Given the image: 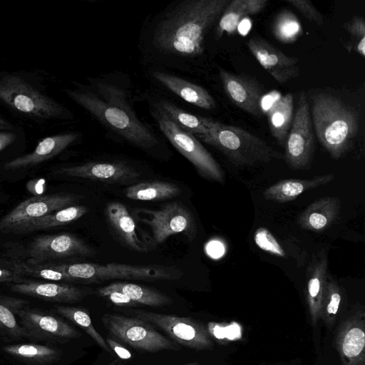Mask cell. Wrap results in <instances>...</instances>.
<instances>
[{
	"instance_id": "6da1fadb",
	"label": "cell",
	"mask_w": 365,
	"mask_h": 365,
	"mask_svg": "<svg viewBox=\"0 0 365 365\" xmlns=\"http://www.w3.org/2000/svg\"><path fill=\"white\" fill-rule=\"evenodd\" d=\"M307 98L315 135L331 158L350 152L360 134L364 103L359 91L315 88Z\"/></svg>"
},
{
	"instance_id": "7a4b0ae2",
	"label": "cell",
	"mask_w": 365,
	"mask_h": 365,
	"mask_svg": "<svg viewBox=\"0 0 365 365\" xmlns=\"http://www.w3.org/2000/svg\"><path fill=\"white\" fill-rule=\"evenodd\" d=\"M230 0H187L180 3L155 29L153 43L160 51L182 57L200 56L205 38Z\"/></svg>"
},
{
	"instance_id": "3957f363",
	"label": "cell",
	"mask_w": 365,
	"mask_h": 365,
	"mask_svg": "<svg viewBox=\"0 0 365 365\" xmlns=\"http://www.w3.org/2000/svg\"><path fill=\"white\" fill-rule=\"evenodd\" d=\"M95 86L98 94L80 89L67 90L66 93L102 125L133 145L144 149L157 145L156 136L136 117L122 90L102 82Z\"/></svg>"
},
{
	"instance_id": "277c9868",
	"label": "cell",
	"mask_w": 365,
	"mask_h": 365,
	"mask_svg": "<svg viewBox=\"0 0 365 365\" xmlns=\"http://www.w3.org/2000/svg\"><path fill=\"white\" fill-rule=\"evenodd\" d=\"M207 134L199 139L223 153L237 166H254L282 159V153L241 128L207 118Z\"/></svg>"
},
{
	"instance_id": "5b68a950",
	"label": "cell",
	"mask_w": 365,
	"mask_h": 365,
	"mask_svg": "<svg viewBox=\"0 0 365 365\" xmlns=\"http://www.w3.org/2000/svg\"><path fill=\"white\" fill-rule=\"evenodd\" d=\"M68 276L73 282L99 283L114 279L145 281L176 279L182 275L174 266L158 264L133 265L119 263H45Z\"/></svg>"
},
{
	"instance_id": "8992f818",
	"label": "cell",
	"mask_w": 365,
	"mask_h": 365,
	"mask_svg": "<svg viewBox=\"0 0 365 365\" xmlns=\"http://www.w3.org/2000/svg\"><path fill=\"white\" fill-rule=\"evenodd\" d=\"M0 101L19 114L34 119L72 118L63 105L14 73H0Z\"/></svg>"
},
{
	"instance_id": "52a82bcc",
	"label": "cell",
	"mask_w": 365,
	"mask_h": 365,
	"mask_svg": "<svg viewBox=\"0 0 365 365\" xmlns=\"http://www.w3.org/2000/svg\"><path fill=\"white\" fill-rule=\"evenodd\" d=\"M101 319L110 335L136 349L157 352L180 349L177 344L158 332L151 324L136 317L106 313Z\"/></svg>"
},
{
	"instance_id": "ba28073f",
	"label": "cell",
	"mask_w": 365,
	"mask_h": 365,
	"mask_svg": "<svg viewBox=\"0 0 365 365\" xmlns=\"http://www.w3.org/2000/svg\"><path fill=\"white\" fill-rule=\"evenodd\" d=\"M284 159L292 170L307 168L314 150V133L307 93L301 91L284 145Z\"/></svg>"
},
{
	"instance_id": "9c48e42d",
	"label": "cell",
	"mask_w": 365,
	"mask_h": 365,
	"mask_svg": "<svg viewBox=\"0 0 365 365\" xmlns=\"http://www.w3.org/2000/svg\"><path fill=\"white\" fill-rule=\"evenodd\" d=\"M156 119L161 132L170 143L187 159L202 178L224 182V173L212 155L194 135L182 130L157 110Z\"/></svg>"
},
{
	"instance_id": "30bf717a",
	"label": "cell",
	"mask_w": 365,
	"mask_h": 365,
	"mask_svg": "<svg viewBox=\"0 0 365 365\" xmlns=\"http://www.w3.org/2000/svg\"><path fill=\"white\" fill-rule=\"evenodd\" d=\"M128 312L138 319L155 325L178 344L189 349L208 350L213 347L207 329L192 318L140 309H131Z\"/></svg>"
},
{
	"instance_id": "8fae6325",
	"label": "cell",
	"mask_w": 365,
	"mask_h": 365,
	"mask_svg": "<svg viewBox=\"0 0 365 365\" xmlns=\"http://www.w3.org/2000/svg\"><path fill=\"white\" fill-rule=\"evenodd\" d=\"M147 217H140L151 229L155 245L163 243L168 237L182 233L190 241L196 236L197 228L192 212L180 202H171L158 210H143Z\"/></svg>"
},
{
	"instance_id": "7c38bea8",
	"label": "cell",
	"mask_w": 365,
	"mask_h": 365,
	"mask_svg": "<svg viewBox=\"0 0 365 365\" xmlns=\"http://www.w3.org/2000/svg\"><path fill=\"white\" fill-rule=\"evenodd\" d=\"M83 197L74 194H48L28 198L0 219V232L13 233L21 225L74 205Z\"/></svg>"
},
{
	"instance_id": "4fadbf2b",
	"label": "cell",
	"mask_w": 365,
	"mask_h": 365,
	"mask_svg": "<svg viewBox=\"0 0 365 365\" xmlns=\"http://www.w3.org/2000/svg\"><path fill=\"white\" fill-rule=\"evenodd\" d=\"M28 255V262L41 264L71 257H91L96 252L74 235L60 233L37 236L29 244Z\"/></svg>"
},
{
	"instance_id": "5bb4252c",
	"label": "cell",
	"mask_w": 365,
	"mask_h": 365,
	"mask_svg": "<svg viewBox=\"0 0 365 365\" xmlns=\"http://www.w3.org/2000/svg\"><path fill=\"white\" fill-rule=\"evenodd\" d=\"M17 315L30 339L66 341L81 336V332L63 319L46 312L25 306Z\"/></svg>"
},
{
	"instance_id": "9a60e30c",
	"label": "cell",
	"mask_w": 365,
	"mask_h": 365,
	"mask_svg": "<svg viewBox=\"0 0 365 365\" xmlns=\"http://www.w3.org/2000/svg\"><path fill=\"white\" fill-rule=\"evenodd\" d=\"M334 343L342 365H365V312L357 309L338 327Z\"/></svg>"
},
{
	"instance_id": "2e32d148",
	"label": "cell",
	"mask_w": 365,
	"mask_h": 365,
	"mask_svg": "<svg viewBox=\"0 0 365 365\" xmlns=\"http://www.w3.org/2000/svg\"><path fill=\"white\" fill-rule=\"evenodd\" d=\"M247 46L264 69L279 83H285L299 77V59L284 54L264 38L254 36Z\"/></svg>"
},
{
	"instance_id": "e0dca14e",
	"label": "cell",
	"mask_w": 365,
	"mask_h": 365,
	"mask_svg": "<svg viewBox=\"0 0 365 365\" xmlns=\"http://www.w3.org/2000/svg\"><path fill=\"white\" fill-rule=\"evenodd\" d=\"M53 173L64 176L129 185L135 184L140 175L133 167L120 162H89L61 167Z\"/></svg>"
},
{
	"instance_id": "ac0fdd59",
	"label": "cell",
	"mask_w": 365,
	"mask_h": 365,
	"mask_svg": "<svg viewBox=\"0 0 365 365\" xmlns=\"http://www.w3.org/2000/svg\"><path fill=\"white\" fill-rule=\"evenodd\" d=\"M219 75L227 96L235 106L255 117L262 116L260 102L264 91L255 78L222 68Z\"/></svg>"
},
{
	"instance_id": "d6986e66",
	"label": "cell",
	"mask_w": 365,
	"mask_h": 365,
	"mask_svg": "<svg viewBox=\"0 0 365 365\" xmlns=\"http://www.w3.org/2000/svg\"><path fill=\"white\" fill-rule=\"evenodd\" d=\"M10 289L14 292L58 303H75L95 292L88 287L26 279L21 283L11 284Z\"/></svg>"
},
{
	"instance_id": "ffe728a7",
	"label": "cell",
	"mask_w": 365,
	"mask_h": 365,
	"mask_svg": "<svg viewBox=\"0 0 365 365\" xmlns=\"http://www.w3.org/2000/svg\"><path fill=\"white\" fill-rule=\"evenodd\" d=\"M106 215L111 228L118 239L129 249L147 252L155 245L149 236L137 227L126 207L119 202H111L106 208Z\"/></svg>"
},
{
	"instance_id": "44dd1931",
	"label": "cell",
	"mask_w": 365,
	"mask_h": 365,
	"mask_svg": "<svg viewBox=\"0 0 365 365\" xmlns=\"http://www.w3.org/2000/svg\"><path fill=\"white\" fill-rule=\"evenodd\" d=\"M79 137L80 133L71 132L44 138L31 153L9 161L4 165V169L12 170L38 165L63 152Z\"/></svg>"
},
{
	"instance_id": "7402d4cb",
	"label": "cell",
	"mask_w": 365,
	"mask_h": 365,
	"mask_svg": "<svg viewBox=\"0 0 365 365\" xmlns=\"http://www.w3.org/2000/svg\"><path fill=\"white\" fill-rule=\"evenodd\" d=\"M306 301L312 324L315 327L321 318V309L327 280V259L318 255L307 270Z\"/></svg>"
},
{
	"instance_id": "603a6c76",
	"label": "cell",
	"mask_w": 365,
	"mask_h": 365,
	"mask_svg": "<svg viewBox=\"0 0 365 365\" xmlns=\"http://www.w3.org/2000/svg\"><path fill=\"white\" fill-rule=\"evenodd\" d=\"M340 200L336 197H322L309 205L299 216V225L307 230L321 232L336 220Z\"/></svg>"
},
{
	"instance_id": "cb8c5ba5",
	"label": "cell",
	"mask_w": 365,
	"mask_h": 365,
	"mask_svg": "<svg viewBox=\"0 0 365 365\" xmlns=\"http://www.w3.org/2000/svg\"><path fill=\"white\" fill-rule=\"evenodd\" d=\"M153 75L158 82L185 101L205 110L215 108V99L202 86L161 71H155Z\"/></svg>"
},
{
	"instance_id": "d4e9b609",
	"label": "cell",
	"mask_w": 365,
	"mask_h": 365,
	"mask_svg": "<svg viewBox=\"0 0 365 365\" xmlns=\"http://www.w3.org/2000/svg\"><path fill=\"white\" fill-rule=\"evenodd\" d=\"M334 178V174L328 173L309 179H285L267 187L263 195L266 200L284 203L296 199L306 191L326 185Z\"/></svg>"
},
{
	"instance_id": "484cf974",
	"label": "cell",
	"mask_w": 365,
	"mask_h": 365,
	"mask_svg": "<svg viewBox=\"0 0 365 365\" xmlns=\"http://www.w3.org/2000/svg\"><path fill=\"white\" fill-rule=\"evenodd\" d=\"M268 4L267 0H230L218 20L216 38L223 34H234L246 16L259 14Z\"/></svg>"
},
{
	"instance_id": "4316f807",
	"label": "cell",
	"mask_w": 365,
	"mask_h": 365,
	"mask_svg": "<svg viewBox=\"0 0 365 365\" xmlns=\"http://www.w3.org/2000/svg\"><path fill=\"white\" fill-rule=\"evenodd\" d=\"M294 96L292 93L282 96L267 112L270 132L280 146H284L294 117Z\"/></svg>"
},
{
	"instance_id": "83f0119b",
	"label": "cell",
	"mask_w": 365,
	"mask_h": 365,
	"mask_svg": "<svg viewBox=\"0 0 365 365\" xmlns=\"http://www.w3.org/2000/svg\"><path fill=\"white\" fill-rule=\"evenodd\" d=\"M88 210V208L83 205L69 206L27 222L16 229L13 233H26L64 226L78 220Z\"/></svg>"
},
{
	"instance_id": "f1b7e54d",
	"label": "cell",
	"mask_w": 365,
	"mask_h": 365,
	"mask_svg": "<svg viewBox=\"0 0 365 365\" xmlns=\"http://www.w3.org/2000/svg\"><path fill=\"white\" fill-rule=\"evenodd\" d=\"M28 301L0 294V335L14 339L29 338V334L18 322V312Z\"/></svg>"
},
{
	"instance_id": "f546056e",
	"label": "cell",
	"mask_w": 365,
	"mask_h": 365,
	"mask_svg": "<svg viewBox=\"0 0 365 365\" xmlns=\"http://www.w3.org/2000/svg\"><path fill=\"white\" fill-rule=\"evenodd\" d=\"M157 110L163 113L180 129L198 139L209 132L206 117L192 115L167 101H160Z\"/></svg>"
},
{
	"instance_id": "4dcf8cb0",
	"label": "cell",
	"mask_w": 365,
	"mask_h": 365,
	"mask_svg": "<svg viewBox=\"0 0 365 365\" xmlns=\"http://www.w3.org/2000/svg\"><path fill=\"white\" fill-rule=\"evenodd\" d=\"M3 350L16 359L36 365L53 364L61 356V351L56 347L36 344L7 345Z\"/></svg>"
},
{
	"instance_id": "1f68e13d",
	"label": "cell",
	"mask_w": 365,
	"mask_h": 365,
	"mask_svg": "<svg viewBox=\"0 0 365 365\" xmlns=\"http://www.w3.org/2000/svg\"><path fill=\"white\" fill-rule=\"evenodd\" d=\"M103 287L108 290L122 292L138 304L163 307L173 303V299L165 294L140 284L118 282Z\"/></svg>"
},
{
	"instance_id": "d6a6232c",
	"label": "cell",
	"mask_w": 365,
	"mask_h": 365,
	"mask_svg": "<svg viewBox=\"0 0 365 365\" xmlns=\"http://www.w3.org/2000/svg\"><path fill=\"white\" fill-rule=\"evenodd\" d=\"M181 189L175 184L153 181L135 183L125 190V196L134 200L156 201L179 195Z\"/></svg>"
},
{
	"instance_id": "836d02e7",
	"label": "cell",
	"mask_w": 365,
	"mask_h": 365,
	"mask_svg": "<svg viewBox=\"0 0 365 365\" xmlns=\"http://www.w3.org/2000/svg\"><path fill=\"white\" fill-rule=\"evenodd\" d=\"M54 309L58 314L81 327L103 349L111 354L112 351L106 341L94 328L87 309L83 307L62 305H55Z\"/></svg>"
},
{
	"instance_id": "e575fe53",
	"label": "cell",
	"mask_w": 365,
	"mask_h": 365,
	"mask_svg": "<svg viewBox=\"0 0 365 365\" xmlns=\"http://www.w3.org/2000/svg\"><path fill=\"white\" fill-rule=\"evenodd\" d=\"M341 291L337 282L327 277L325 293L324 295L321 318L328 328H332L336 322L341 304Z\"/></svg>"
},
{
	"instance_id": "d590c367",
	"label": "cell",
	"mask_w": 365,
	"mask_h": 365,
	"mask_svg": "<svg viewBox=\"0 0 365 365\" xmlns=\"http://www.w3.org/2000/svg\"><path fill=\"white\" fill-rule=\"evenodd\" d=\"M272 32L279 41L286 43L294 42L302 34V28L297 16L288 10L278 14L274 20Z\"/></svg>"
},
{
	"instance_id": "8d00e7d4",
	"label": "cell",
	"mask_w": 365,
	"mask_h": 365,
	"mask_svg": "<svg viewBox=\"0 0 365 365\" xmlns=\"http://www.w3.org/2000/svg\"><path fill=\"white\" fill-rule=\"evenodd\" d=\"M14 269L24 276H30L35 278L43 279L53 282H69L72 279L66 274L51 268L45 263L31 264L28 262L16 263Z\"/></svg>"
},
{
	"instance_id": "74e56055",
	"label": "cell",
	"mask_w": 365,
	"mask_h": 365,
	"mask_svg": "<svg viewBox=\"0 0 365 365\" xmlns=\"http://www.w3.org/2000/svg\"><path fill=\"white\" fill-rule=\"evenodd\" d=\"M350 34L351 40L355 41V51L363 58L365 56V22L361 16H354L344 26Z\"/></svg>"
},
{
	"instance_id": "f35d334b",
	"label": "cell",
	"mask_w": 365,
	"mask_h": 365,
	"mask_svg": "<svg viewBox=\"0 0 365 365\" xmlns=\"http://www.w3.org/2000/svg\"><path fill=\"white\" fill-rule=\"evenodd\" d=\"M254 240L261 250L278 257L285 256L284 250L267 229L258 228L255 233Z\"/></svg>"
},
{
	"instance_id": "ab89813d",
	"label": "cell",
	"mask_w": 365,
	"mask_h": 365,
	"mask_svg": "<svg viewBox=\"0 0 365 365\" xmlns=\"http://www.w3.org/2000/svg\"><path fill=\"white\" fill-rule=\"evenodd\" d=\"M286 2L297 9L307 19L318 26L324 24L321 12L307 0H287Z\"/></svg>"
},
{
	"instance_id": "60d3db41",
	"label": "cell",
	"mask_w": 365,
	"mask_h": 365,
	"mask_svg": "<svg viewBox=\"0 0 365 365\" xmlns=\"http://www.w3.org/2000/svg\"><path fill=\"white\" fill-rule=\"evenodd\" d=\"M97 293L100 297L107 298L116 306L132 307L138 305L125 294L118 291L108 290L101 287L97 290Z\"/></svg>"
},
{
	"instance_id": "b9f144b4",
	"label": "cell",
	"mask_w": 365,
	"mask_h": 365,
	"mask_svg": "<svg viewBox=\"0 0 365 365\" xmlns=\"http://www.w3.org/2000/svg\"><path fill=\"white\" fill-rule=\"evenodd\" d=\"M25 280L24 275L14 269L0 268V282L18 284Z\"/></svg>"
},
{
	"instance_id": "7bdbcfd3",
	"label": "cell",
	"mask_w": 365,
	"mask_h": 365,
	"mask_svg": "<svg viewBox=\"0 0 365 365\" xmlns=\"http://www.w3.org/2000/svg\"><path fill=\"white\" fill-rule=\"evenodd\" d=\"M106 341L110 350L114 351L121 359L128 360L132 358V354L130 351L114 339L108 337Z\"/></svg>"
},
{
	"instance_id": "ee69618b",
	"label": "cell",
	"mask_w": 365,
	"mask_h": 365,
	"mask_svg": "<svg viewBox=\"0 0 365 365\" xmlns=\"http://www.w3.org/2000/svg\"><path fill=\"white\" fill-rule=\"evenodd\" d=\"M16 139V135L9 131L0 132V151L11 145Z\"/></svg>"
},
{
	"instance_id": "f6af8a7d",
	"label": "cell",
	"mask_w": 365,
	"mask_h": 365,
	"mask_svg": "<svg viewBox=\"0 0 365 365\" xmlns=\"http://www.w3.org/2000/svg\"><path fill=\"white\" fill-rule=\"evenodd\" d=\"M207 252L213 257H218L223 253V247L218 242H212L207 248Z\"/></svg>"
},
{
	"instance_id": "bcb514c9",
	"label": "cell",
	"mask_w": 365,
	"mask_h": 365,
	"mask_svg": "<svg viewBox=\"0 0 365 365\" xmlns=\"http://www.w3.org/2000/svg\"><path fill=\"white\" fill-rule=\"evenodd\" d=\"M0 127L7 128H10L11 126L6 121L4 120L2 118H0Z\"/></svg>"
},
{
	"instance_id": "7dc6e473",
	"label": "cell",
	"mask_w": 365,
	"mask_h": 365,
	"mask_svg": "<svg viewBox=\"0 0 365 365\" xmlns=\"http://www.w3.org/2000/svg\"><path fill=\"white\" fill-rule=\"evenodd\" d=\"M182 365H200V364L199 362L194 361V362H190V363H187V364H182Z\"/></svg>"
},
{
	"instance_id": "c3c4849f",
	"label": "cell",
	"mask_w": 365,
	"mask_h": 365,
	"mask_svg": "<svg viewBox=\"0 0 365 365\" xmlns=\"http://www.w3.org/2000/svg\"><path fill=\"white\" fill-rule=\"evenodd\" d=\"M110 365H115L114 363H111Z\"/></svg>"
},
{
	"instance_id": "681fc988",
	"label": "cell",
	"mask_w": 365,
	"mask_h": 365,
	"mask_svg": "<svg viewBox=\"0 0 365 365\" xmlns=\"http://www.w3.org/2000/svg\"><path fill=\"white\" fill-rule=\"evenodd\" d=\"M0 202H1V198H0Z\"/></svg>"
},
{
	"instance_id": "f907efd6",
	"label": "cell",
	"mask_w": 365,
	"mask_h": 365,
	"mask_svg": "<svg viewBox=\"0 0 365 365\" xmlns=\"http://www.w3.org/2000/svg\"><path fill=\"white\" fill-rule=\"evenodd\" d=\"M117 365H120V364H117Z\"/></svg>"
}]
</instances>
